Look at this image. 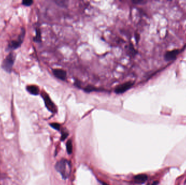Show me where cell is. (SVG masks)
I'll return each mask as SVG.
<instances>
[{
	"mask_svg": "<svg viewBox=\"0 0 186 185\" xmlns=\"http://www.w3.org/2000/svg\"><path fill=\"white\" fill-rule=\"evenodd\" d=\"M50 126L53 128V129L57 130H59L60 128V125L57 123H52L50 124Z\"/></svg>",
	"mask_w": 186,
	"mask_h": 185,
	"instance_id": "obj_14",
	"label": "cell"
},
{
	"mask_svg": "<svg viewBox=\"0 0 186 185\" xmlns=\"http://www.w3.org/2000/svg\"><path fill=\"white\" fill-rule=\"evenodd\" d=\"M25 31L23 28L22 29L21 34L19 35V37H18V39L17 40L11 41L8 45V49L9 50H14L16 48L19 47L23 42L24 39L25 37Z\"/></svg>",
	"mask_w": 186,
	"mask_h": 185,
	"instance_id": "obj_4",
	"label": "cell"
},
{
	"mask_svg": "<svg viewBox=\"0 0 186 185\" xmlns=\"http://www.w3.org/2000/svg\"><path fill=\"white\" fill-rule=\"evenodd\" d=\"M33 3V1L32 0H24L22 1V4L25 6L28 7V6L32 5Z\"/></svg>",
	"mask_w": 186,
	"mask_h": 185,
	"instance_id": "obj_13",
	"label": "cell"
},
{
	"mask_svg": "<svg viewBox=\"0 0 186 185\" xmlns=\"http://www.w3.org/2000/svg\"><path fill=\"white\" fill-rule=\"evenodd\" d=\"M134 85V83L132 81H128L122 84L119 85L115 89L114 92L117 94H121L125 92L126 91L130 89Z\"/></svg>",
	"mask_w": 186,
	"mask_h": 185,
	"instance_id": "obj_5",
	"label": "cell"
},
{
	"mask_svg": "<svg viewBox=\"0 0 186 185\" xmlns=\"http://www.w3.org/2000/svg\"><path fill=\"white\" fill-rule=\"evenodd\" d=\"M101 184H102V185H109L106 183H105V182H102Z\"/></svg>",
	"mask_w": 186,
	"mask_h": 185,
	"instance_id": "obj_18",
	"label": "cell"
},
{
	"mask_svg": "<svg viewBox=\"0 0 186 185\" xmlns=\"http://www.w3.org/2000/svg\"><path fill=\"white\" fill-rule=\"evenodd\" d=\"M15 55L14 53H9L7 57L5 58L3 63L2 64V67L3 69L7 72L10 73L11 70L13 66L14 65V63L15 60Z\"/></svg>",
	"mask_w": 186,
	"mask_h": 185,
	"instance_id": "obj_2",
	"label": "cell"
},
{
	"mask_svg": "<svg viewBox=\"0 0 186 185\" xmlns=\"http://www.w3.org/2000/svg\"><path fill=\"white\" fill-rule=\"evenodd\" d=\"M133 2L134 3H136V4H138V3H142L144 2L143 1H138V0H136V1H133Z\"/></svg>",
	"mask_w": 186,
	"mask_h": 185,
	"instance_id": "obj_16",
	"label": "cell"
},
{
	"mask_svg": "<svg viewBox=\"0 0 186 185\" xmlns=\"http://www.w3.org/2000/svg\"><path fill=\"white\" fill-rule=\"evenodd\" d=\"M179 53V51L177 49L173 50L170 52H168L165 55V59L167 61H171L175 59L177 55Z\"/></svg>",
	"mask_w": 186,
	"mask_h": 185,
	"instance_id": "obj_7",
	"label": "cell"
},
{
	"mask_svg": "<svg viewBox=\"0 0 186 185\" xmlns=\"http://www.w3.org/2000/svg\"><path fill=\"white\" fill-rule=\"evenodd\" d=\"M75 86H77V87H81V84H80V81H78L76 80V81L75 82Z\"/></svg>",
	"mask_w": 186,
	"mask_h": 185,
	"instance_id": "obj_17",
	"label": "cell"
},
{
	"mask_svg": "<svg viewBox=\"0 0 186 185\" xmlns=\"http://www.w3.org/2000/svg\"><path fill=\"white\" fill-rule=\"evenodd\" d=\"M53 74L56 78L62 80H65L66 78V72L62 69H52Z\"/></svg>",
	"mask_w": 186,
	"mask_h": 185,
	"instance_id": "obj_6",
	"label": "cell"
},
{
	"mask_svg": "<svg viewBox=\"0 0 186 185\" xmlns=\"http://www.w3.org/2000/svg\"><path fill=\"white\" fill-rule=\"evenodd\" d=\"M33 40L35 42H40L42 41V37H41V32L39 28L36 29V35L34 37Z\"/></svg>",
	"mask_w": 186,
	"mask_h": 185,
	"instance_id": "obj_10",
	"label": "cell"
},
{
	"mask_svg": "<svg viewBox=\"0 0 186 185\" xmlns=\"http://www.w3.org/2000/svg\"><path fill=\"white\" fill-rule=\"evenodd\" d=\"M66 149L69 154H71L73 152V143L72 141L69 140L66 143Z\"/></svg>",
	"mask_w": 186,
	"mask_h": 185,
	"instance_id": "obj_11",
	"label": "cell"
},
{
	"mask_svg": "<svg viewBox=\"0 0 186 185\" xmlns=\"http://www.w3.org/2000/svg\"><path fill=\"white\" fill-rule=\"evenodd\" d=\"M41 95L43 97L45 106L48 110L52 113H56L57 112V108L56 106H55V104L53 103V102L51 100L48 94H46L44 91H43L41 94Z\"/></svg>",
	"mask_w": 186,
	"mask_h": 185,
	"instance_id": "obj_3",
	"label": "cell"
},
{
	"mask_svg": "<svg viewBox=\"0 0 186 185\" xmlns=\"http://www.w3.org/2000/svg\"><path fill=\"white\" fill-rule=\"evenodd\" d=\"M27 91L33 95L37 96L39 94V89L36 85H30L26 88Z\"/></svg>",
	"mask_w": 186,
	"mask_h": 185,
	"instance_id": "obj_9",
	"label": "cell"
},
{
	"mask_svg": "<svg viewBox=\"0 0 186 185\" xmlns=\"http://www.w3.org/2000/svg\"><path fill=\"white\" fill-rule=\"evenodd\" d=\"M56 169L64 179H67L71 173V164L69 161L62 159L56 164Z\"/></svg>",
	"mask_w": 186,
	"mask_h": 185,
	"instance_id": "obj_1",
	"label": "cell"
},
{
	"mask_svg": "<svg viewBox=\"0 0 186 185\" xmlns=\"http://www.w3.org/2000/svg\"></svg>",
	"mask_w": 186,
	"mask_h": 185,
	"instance_id": "obj_19",
	"label": "cell"
},
{
	"mask_svg": "<svg viewBox=\"0 0 186 185\" xmlns=\"http://www.w3.org/2000/svg\"><path fill=\"white\" fill-rule=\"evenodd\" d=\"M148 179V176L146 174H139L136 175L134 178V180L136 183L138 184H142Z\"/></svg>",
	"mask_w": 186,
	"mask_h": 185,
	"instance_id": "obj_8",
	"label": "cell"
},
{
	"mask_svg": "<svg viewBox=\"0 0 186 185\" xmlns=\"http://www.w3.org/2000/svg\"><path fill=\"white\" fill-rule=\"evenodd\" d=\"M97 90L98 89H96L95 87H94L93 86H91V85H88L84 89V90L85 91V92H93L94 91H96V90Z\"/></svg>",
	"mask_w": 186,
	"mask_h": 185,
	"instance_id": "obj_12",
	"label": "cell"
},
{
	"mask_svg": "<svg viewBox=\"0 0 186 185\" xmlns=\"http://www.w3.org/2000/svg\"><path fill=\"white\" fill-rule=\"evenodd\" d=\"M68 132L66 130H64L63 132H62V134L61 140L62 141H64V140L68 136Z\"/></svg>",
	"mask_w": 186,
	"mask_h": 185,
	"instance_id": "obj_15",
	"label": "cell"
}]
</instances>
